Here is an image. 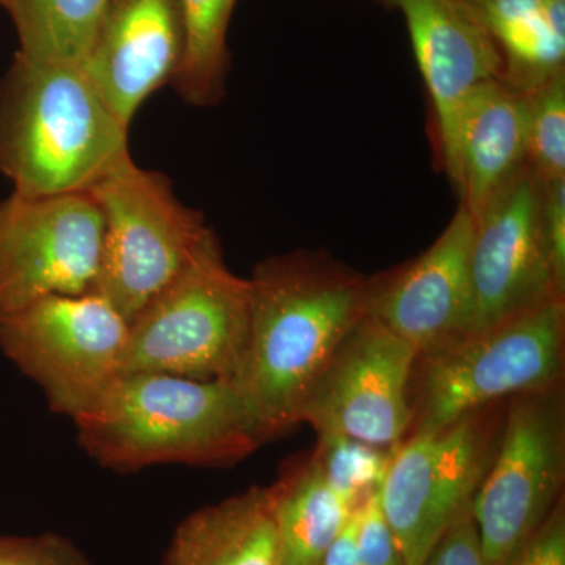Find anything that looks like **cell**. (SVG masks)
<instances>
[{"label": "cell", "mask_w": 565, "mask_h": 565, "mask_svg": "<svg viewBox=\"0 0 565 565\" xmlns=\"http://www.w3.org/2000/svg\"><path fill=\"white\" fill-rule=\"evenodd\" d=\"M250 332L236 385L264 441L302 424L316 385L349 334L370 316L373 278L323 252L256 264Z\"/></svg>", "instance_id": "6da1fadb"}, {"label": "cell", "mask_w": 565, "mask_h": 565, "mask_svg": "<svg viewBox=\"0 0 565 565\" xmlns=\"http://www.w3.org/2000/svg\"><path fill=\"white\" fill-rule=\"evenodd\" d=\"M74 426L81 448L118 473L156 465H233L264 444L236 382L159 373L122 374Z\"/></svg>", "instance_id": "7a4b0ae2"}, {"label": "cell", "mask_w": 565, "mask_h": 565, "mask_svg": "<svg viewBox=\"0 0 565 565\" xmlns=\"http://www.w3.org/2000/svg\"><path fill=\"white\" fill-rule=\"evenodd\" d=\"M129 154V128L79 65L14 55L0 82V173L22 196L88 192Z\"/></svg>", "instance_id": "3957f363"}, {"label": "cell", "mask_w": 565, "mask_h": 565, "mask_svg": "<svg viewBox=\"0 0 565 565\" xmlns=\"http://www.w3.org/2000/svg\"><path fill=\"white\" fill-rule=\"evenodd\" d=\"M252 286L226 266L215 233L129 322L122 374L236 381L250 332Z\"/></svg>", "instance_id": "277c9868"}, {"label": "cell", "mask_w": 565, "mask_h": 565, "mask_svg": "<svg viewBox=\"0 0 565 565\" xmlns=\"http://www.w3.org/2000/svg\"><path fill=\"white\" fill-rule=\"evenodd\" d=\"M564 297L463 334L423 360L412 433L444 429L498 401L555 388L564 364Z\"/></svg>", "instance_id": "5b68a950"}, {"label": "cell", "mask_w": 565, "mask_h": 565, "mask_svg": "<svg viewBox=\"0 0 565 565\" xmlns=\"http://www.w3.org/2000/svg\"><path fill=\"white\" fill-rule=\"evenodd\" d=\"M88 193L103 217L102 262L93 291L131 322L214 230L202 212L178 199L166 174L141 169L131 152Z\"/></svg>", "instance_id": "8992f818"}, {"label": "cell", "mask_w": 565, "mask_h": 565, "mask_svg": "<svg viewBox=\"0 0 565 565\" xmlns=\"http://www.w3.org/2000/svg\"><path fill=\"white\" fill-rule=\"evenodd\" d=\"M128 337L125 316L95 291L46 297L0 319V351L39 386L52 412L73 423L121 377Z\"/></svg>", "instance_id": "52a82bcc"}, {"label": "cell", "mask_w": 565, "mask_h": 565, "mask_svg": "<svg viewBox=\"0 0 565 565\" xmlns=\"http://www.w3.org/2000/svg\"><path fill=\"white\" fill-rule=\"evenodd\" d=\"M553 390L511 399L497 455L470 511L486 565H509L559 501L563 411Z\"/></svg>", "instance_id": "ba28073f"}, {"label": "cell", "mask_w": 565, "mask_h": 565, "mask_svg": "<svg viewBox=\"0 0 565 565\" xmlns=\"http://www.w3.org/2000/svg\"><path fill=\"white\" fill-rule=\"evenodd\" d=\"M481 414L444 429L408 434L393 449L377 498L404 565H423L470 508L493 457Z\"/></svg>", "instance_id": "9c48e42d"}, {"label": "cell", "mask_w": 565, "mask_h": 565, "mask_svg": "<svg viewBox=\"0 0 565 565\" xmlns=\"http://www.w3.org/2000/svg\"><path fill=\"white\" fill-rule=\"evenodd\" d=\"M103 217L88 192L0 202V319L51 296L93 291Z\"/></svg>", "instance_id": "30bf717a"}, {"label": "cell", "mask_w": 565, "mask_h": 565, "mask_svg": "<svg viewBox=\"0 0 565 565\" xmlns=\"http://www.w3.org/2000/svg\"><path fill=\"white\" fill-rule=\"evenodd\" d=\"M544 184L520 170L475 221L470 248L471 316L467 334L564 297L542 215Z\"/></svg>", "instance_id": "8fae6325"}, {"label": "cell", "mask_w": 565, "mask_h": 565, "mask_svg": "<svg viewBox=\"0 0 565 565\" xmlns=\"http://www.w3.org/2000/svg\"><path fill=\"white\" fill-rule=\"evenodd\" d=\"M418 352L367 316L341 345L302 415L318 435L393 449L414 422L411 386Z\"/></svg>", "instance_id": "7c38bea8"}, {"label": "cell", "mask_w": 565, "mask_h": 565, "mask_svg": "<svg viewBox=\"0 0 565 565\" xmlns=\"http://www.w3.org/2000/svg\"><path fill=\"white\" fill-rule=\"evenodd\" d=\"M475 218L459 210L423 255L385 278H373L370 316L419 356L467 334L471 316L470 248Z\"/></svg>", "instance_id": "4fadbf2b"}, {"label": "cell", "mask_w": 565, "mask_h": 565, "mask_svg": "<svg viewBox=\"0 0 565 565\" xmlns=\"http://www.w3.org/2000/svg\"><path fill=\"white\" fill-rule=\"evenodd\" d=\"M434 107L438 152L449 180L459 177V126L471 93L504 81L497 44L460 0H396Z\"/></svg>", "instance_id": "5bb4252c"}, {"label": "cell", "mask_w": 565, "mask_h": 565, "mask_svg": "<svg viewBox=\"0 0 565 565\" xmlns=\"http://www.w3.org/2000/svg\"><path fill=\"white\" fill-rule=\"evenodd\" d=\"M184 46L180 0H110L82 68L131 128L141 104L173 82Z\"/></svg>", "instance_id": "9a60e30c"}, {"label": "cell", "mask_w": 565, "mask_h": 565, "mask_svg": "<svg viewBox=\"0 0 565 565\" xmlns=\"http://www.w3.org/2000/svg\"><path fill=\"white\" fill-rule=\"evenodd\" d=\"M457 158L460 203L476 221L493 196L527 166L525 93L503 81L479 85L463 107Z\"/></svg>", "instance_id": "2e32d148"}, {"label": "cell", "mask_w": 565, "mask_h": 565, "mask_svg": "<svg viewBox=\"0 0 565 565\" xmlns=\"http://www.w3.org/2000/svg\"><path fill=\"white\" fill-rule=\"evenodd\" d=\"M162 565H281L267 487H253L182 520Z\"/></svg>", "instance_id": "e0dca14e"}, {"label": "cell", "mask_w": 565, "mask_h": 565, "mask_svg": "<svg viewBox=\"0 0 565 565\" xmlns=\"http://www.w3.org/2000/svg\"><path fill=\"white\" fill-rule=\"evenodd\" d=\"M497 44L504 82L522 93L564 73L565 0H460Z\"/></svg>", "instance_id": "ac0fdd59"}, {"label": "cell", "mask_w": 565, "mask_h": 565, "mask_svg": "<svg viewBox=\"0 0 565 565\" xmlns=\"http://www.w3.org/2000/svg\"><path fill=\"white\" fill-rule=\"evenodd\" d=\"M267 490L280 541L281 565H321L356 505L330 484L313 457L292 465Z\"/></svg>", "instance_id": "d6986e66"}, {"label": "cell", "mask_w": 565, "mask_h": 565, "mask_svg": "<svg viewBox=\"0 0 565 565\" xmlns=\"http://www.w3.org/2000/svg\"><path fill=\"white\" fill-rule=\"evenodd\" d=\"M110 0H0L17 29L18 54L35 62L84 65Z\"/></svg>", "instance_id": "ffe728a7"}, {"label": "cell", "mask_w": 565, "mask_h": 565, "mask_svg": "<svg viewBox=\"0 0 565 565\" xmlns=\"http://www.w3.org/2000/svg\"><path fill=\"white\" fill-rule=\"evenodd\" d=\"M185 46L172 82L182 102L196 107L221 103L230 70L226 44L236 0H180Z\"/></svg>", "instance_id": "44dd1931"}, {"label": "cell", "mask_w": 565, "mask_h": 565, "mask_svg": "<svg viewBox=\"0 0 565 565\" xmlns=\"http://www.w3.org/2000/svg\"><path fill=\"white\" fill-rule=\"evenodd\" d=\"M527 166L539 181L565 178V71L525 93Z\"/></svg>", "instance_id": "7402d4cb"}, {"label": "cell", "mask_w": 565, "mask_h": 565, "mask_svg": "<svg viewBox=\"0 0 565 565\" xmlns=\"http://www.w3.org/2000/svg\"><path fill=\"white\" fill-rule=\"evenodd\" d=\"M393 449L341 435H319L318 448L311 457L330 484L359 508L381 489Z\"/></svg>", "instance_id": "603a6c76"}, {"label": "cell", "mask_w": 565, "mask_h": 565, "mask_svg": "<svg viewBox=\"0 0 565 565\" xmlns=\"http://www.w3.org/2000/svg\"><path fill=\"white\" fill-rule=\"evenodd\" d=\"M0 565H95L87 555L57 533L0 535Z\"/></svg>", "instance_id": "cb8c5ba5"}, {"label": "cell", "mask_w": 565, "mask_h": 565, "mask_svg": "<svg viewBox=\"0 0 565 565\" xmlns=\"http://www.w3.org/2000/svg\"><path fill=\"white\" fill-rule=\"evenodd\" d=\"M355 544L360 565H404L379 505L377 493L356 508Z\"/></svg>", "instance_id": "d4e9b609"}, {"label": "cell", "mask_w": 565, "mask_h": 565, "mask_svg": "<svg viewBox=\"0 0 565 565\" xmlns=\"http://www.w3.org/2000/svg\"><path fill=\"white\" fill-rule=\"evenodd\" d=\"M423 565H486L470 508L457 516Z\"/></svg>", "instance_id": "484cf974"}, {"label": "cell", "mask_w": 565, "mask_h": 565, "mask_svg": "<svg viewBox=\"0 0 565 565\" xmlns=\"http://www.w3.org/2000/svg\"><path fill=\"white\" fill-rule=\"evenodd\" d=\"M509 565H565L564 501H557L542 525Z\"/></svg>", "instance_id": "4316f807"}, {"label": "cell", "mask_w": 565, "mask_h": 565, "mask_svg": "<svg viewBox=\"0 0 565 565\" xmlns=\"http://www.w3.org/2000/svg\"><path fill=\"white\" fill-rule=\"evenodd\" d=\"M542 215L556 280L565 291V178L544 184Z\"/></svg>", "instance_id": "83f0119b"}, {"label": "cell", "mask_w": 565, "mask_h": 565, "mask_svg": "<svg viewBox=\"0 0 565 565\" xmlns=\"http://www.w3.org/2000/svg\"><path fill=\"white\" fill-rule=\"evenodd\" d=\"M321 565H360L355 544V512L343 533L338 535L337 541L327 550Z\"/></svg>", "instance_id": "f1b7e54d"}]
</instances>
